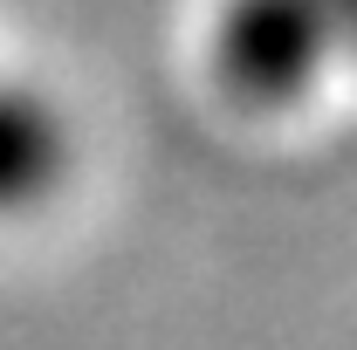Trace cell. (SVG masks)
Segmentation results:
<instances>
[{
  "mask_svg": "<svg viewBox=\"0 0 357 350\" xmlns=\"http://www.w3.org/2000/svg\"><path fill=\"white\" fill-rule=\"evenodd\" d=\"M62 124L42 96L28 89H0V213L42 199L48 178L62 172Z\"/></svg>",
  "mask_w": 357,
  "mask_h": 350,
  "instance_id": "7a4b0ae2",
  "label": "cell"
},
{
  "mask_svg": "<svg viewBox=\"0 0 357 350\" xmlns=\"http://www.w3.org/2000/svg\"><path fill=\"white\" fill-rule=\"evenodd\" d=\"M316 48H323L316 0H241L227 14V35H220V55L234 69V83L261 89V96H282L289 83H303Z\"/></svg>",
  "mask_w": 357,
  "mask_h": 350,
  "instance_id": "6da1fadb",
  "label": "cell"
}]
</instances>
